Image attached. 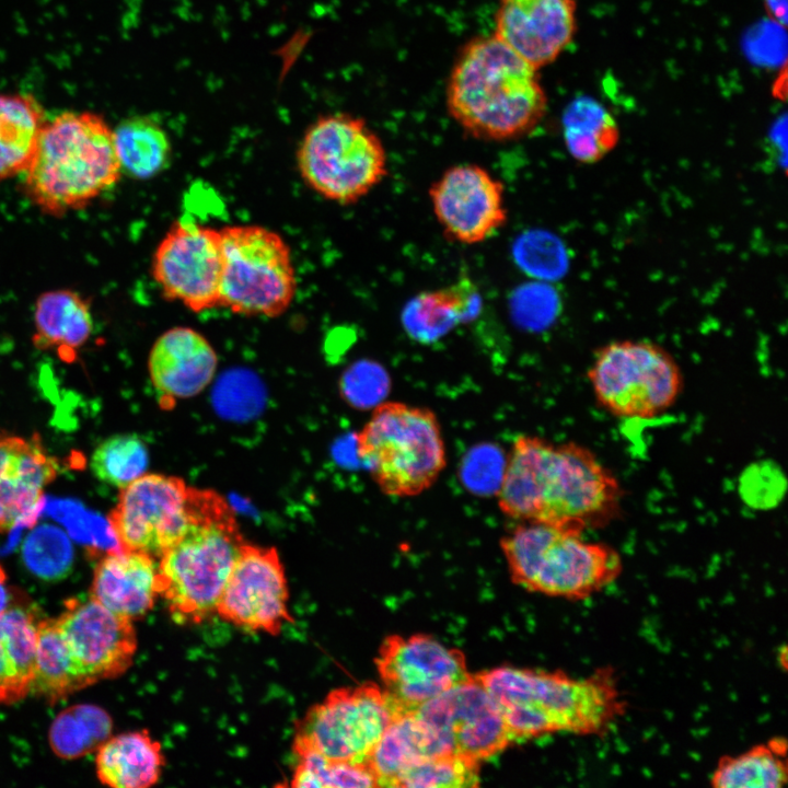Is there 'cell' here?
Here are the masks:
<instances>
[{"instance_id": "5", "label": "cell", "mask_w": 788, "mask_h": 788, "mask_svg": "<svg viewBox=\"0 0 788 788\" xmlns=\"http://www.w3.org/2000/svg\"><path fill=\"white\" fill-rule=\"evenodd\" d=\"M245 543L228 502L196 489L193 518L158 564V590L176 622L200 623L216 606Z\"/></svg>"}, {"instance_id": "19", "label": "cell", "mask_w": 788, "mask_h": 788, "mask_svg": "<svg viewBox=\"0 0 788 788\" xmlns=\"http://www.w3.org/2000/svg\"><path fill=\"white\" fill-rule=\"evenodd\" d=\"M576 8L575 0H498L493 34L540 69L571 43Z\"/></svg>"}, {"instance_id": "13", "label": "cell", "mask_w": 788, "mask_h": 788, "mask_svg": "<svg viewBox=\"0 0 788 788\" xmlns=\"http://www.w3.org/2000/svg\"><path fill=\"white\" fill-rule=\"evenodd\" d=\"M151 273L167 300L196 313L219 306L220 229L188 221L174 222L157 246Z\"/></svg>"}, {"instance_id": "31", "label": "cell", "mask_w": 788, "mask_h": 788, "mask_svg": "<svg viewBox=\"0 0 788 788\" xmlns=\"http://www.w3.org/2000/svg\"><path fill=\"white\" fill-rule=\"evenodd\" d=\"M788 779L787 744L781 738L721 758L710 781L718 788H778Z\"/></svg>"}, {"instance_id": "26", "label": "cell", "mask_w": 788, "mask_h": 788, "mask_svg": "<svg viewBox=\"0 0 788 788\" xmlns=\"http://www.w3.org/2000/svg\"><path fill=\"white\" fill-rule=\"evenodd\" d=\"M100 781L115 788H147L155 785L165 765L160 742L148 730L109 737L95 758Z\"/></svg>"}, {"instance_id": "4", "label": "cell", "mask_w": 788, "mask_h": 788, "mask_svg": "<svg viewBox=\"0 0 788 788\" xmlns=\"http://www.w3.org/2000/svg\"><path fill=\"white\" fill-rule=\"evenodd\" d=\"M22 174L26 196L44 213L83 209L120 178L113 130L97 114L61 113L45 123Z\"/></svg>"}, {"instance_id": "29", "label": "cell", "mask_w": 788, "mask_h": 788, "mask_svg": "<svg viewBox=\"0 0 788 788\" xmlns=\"http://www.w3.org/2000/svg\"><path fill=\"white\" fill-rule=\"evenodd\" d=\"M563 130L569 154L582 164L598 163L619 140L615 118L590 96L577 97L566 107Z\"/></svg>"}, {"instance_id": "20", "label": "cell", "mask_w": 788, "mask_h": 788, "mask_svg": "<svg viewBox=\"0 0 788 788\" xmlns=\"http://www.w3.org/2000/svg\"><path fill=\"white\" fill-rule=\"evenodd\" d=\"M58 472L56 457L36 433L25 438L0 432V533L35 524L45 488Z\"/></svg>"}, {"instance_id": "24", "label": "cell", "mask_w": 788, "mask_h": 788, "mask_svg": "<svg viewBox=\"0 0 788 788\" xmlns=\"http://www.w3.org/2000/svg\"><path fill=\"white\" fill-rule=\"evenodd\" d=\"M34 327L37 349L54 350L70 362L93 332L90 300L69 289L46 291L36 300Z\"/></svg>"}, {"instance_id": "9", "label": "cell", "mask_w": 788, "mask_h": 788, "mask_svg": "<svg viewBox=\"0 0 788 788\" xmlns=\"http://www.w3.org/2000/svg\"><path fill=\"white\" fill-rule=\"evenodd\" d=\"M220 234L219 306L246 316L282 314L297 290L290 247L282 236L256 224L227 225Z\"/></svg>"}, {"instance_id": "25", "label": "cell", "mask_w": 788, "mask_h": 788, "mask_svg": "<svg viewBox=\"0 0 788 788\" xmlns=\"http://www.w3.org/2000/svg\"><path fill=\"white\" fill-rule=\"evenodd\" d=\"M451 752L415 711L396 716L370 752L366 763L378 787H393L397 777L428 757Z\"/></svg>"}, {"instance_id": "34", "label": "cell", "mask_w": 788, "mask_h": 788, "mask_svg": "<svg viewBox=\"0 0 788 788\" xmlns=\"http://www.w3.org/2000/svg\"><path fill=\"white\" fill-rule=\"evenodd\" d=\"M479 785V762L454 752L438 754L402 773L393 787L464 788Z\"/></svg>"}, {"instance_id": "18", "label": "cell", "mask_w": 788, "mask_h": 788, "mask_svg": "<svg viewBox=\"0 0 788 788\" xmlns=\"http://www.w3.org/2000/svg\"><path fill=\"white\" fill-rule=\"evenodd\" d=\"M56 622L73 659L92 684L115 679L131 665L137 650L131 619L92 598H73L66 602Z\"/></svg>"}, {"instance_id": "36", "label": "cell", "mask_w": 788, "mask_h": 788, "mask_svg": "<svg viewBox=\"0 0 788 788\" xmlns=\"http://www.w3.org/2000/svg\"><path fill=\"white\" fill-rule=\"evenodd\" d=\"M34 536L25 547V558L28 566L34 572L45 578L60 576L67 570L70 563V548L56 551L54 549L68 544L59 534L50 535V543H47V535L38 533Z\"/></svg>"}, {"instance_id": "17", "label": "cell", "mask_w": 788, "mask_h": 788, "mask_svg": "<svg viewBox=\"0 0 788 788\" xmlns=\"http://www.w3.org/2000/svg\"><path fill=\"white\" fill-rule=\"evenodd\" d=\"M414 711L451 752L478 762L514 741L497 704L475 675Z\"/></svg>"}, {"instance_id": "35", "label": "cell", "mask_w": 788, "mask_h": 788, "mask_svg": "<svg viewBox=\"0 0 788 788\" xmlns=\"http://www.w3.org/2000/svg\"><path fill=\"white\" fill-rule=\"evenodd\" d=\"M291 787H378L367 763L333 761L313 752L297 753Z\"/></svg>"}, {"instance_id": "15", "label": "cell", "mask_w": 788, "mask_h": 788, "mask_svg": "<svg viewBox=\"0 0 788 788\" xmlns=\"http://www.w3.org/2000/svg\"><path fill=\"white\" fill-rule=\"evenodd\" d=\"M288 600V582L277 549L244 543L216 613L237 627L277 635L286 623L293 622Z\"/></svg>"}, {"instance_id": "37", "label": "cell", "mask_w": 788, "mask_h": 788, "mask_svg": "<svg viewBox=\"0 0 788 788\" xmlns=\"http://www.w3.org/2000/svg\"><path fill=\"white\" fill-rule=\"evenodd\" d=\"M23 698L21 693L10 639L4 623L2 609L0 610V704H10Z\"/></svg>"}, {"instance_id": "11", "label": "cell", "mask_w": 788, "mask_h": 788, "mask_svg": "<svg viewBox=\"0 0 788 788\" xmlns=\"http://www.w3.org/2000/svg\"><path fill=\"white\" fill-rule=\"evenodd\" d=\"M399 714L375 683L333 690L298 721L292 750L294 754L313 752L333 761L366 763Z\"/></svg>"}, {"instance_id": "30", "label": "cell", "mask_w": 788, "mask_h": 788, "mask_svg": "<svg viewBox=\"0 0 788 788\" xmlns=\"http://www.w3.org/2000/svg\"><path fill=\"white\" fill-rule=\"evenodd\" d=\"M121 173L146 179L160 174L170 163L171 143L162 126L149 116L124 119L113 130Z\"/></svg>"}, {"instance_id": "33", "label": "cell", "mask_w": 788, "mask_h": 788, "mask_svg": "<svg viewBox=\"0 0 788 788\" xmlns=\"http://www.w3.org/2000/svg\"><path fill=\"white\" fill-rule=\"evenodd\" d=\"M148 465L147 444L134 433L115 434L105 439L95 448L90 460L93 475L119 489L146 474Z\"/></svg>"}, {"instance_id": "21", "label": "cell", "mask_w": 788, "mask_h": 788, "mask_svg": "<svg viewBox=\"0 0 788 788\" xmlns=\"http://www.w3.org/2000/svg\"><path fill=\"white\" fill-rule=\"evenodd\" d=\"M217 364V354L205 336L183 326L160 335L148 360L151 382L165 408L175 399L200 393L212 380Z\"/></svg>"}, {"instance_id": "38", "label": "cell", "mask_w": 788, "mask_h": 788, "mask_svg": "<svg viewBox=\"0 0 788 788\" xmlns=\"http://www.w3.org/2000/svg\"><path fill=\"white\" fill-rule=\"evenodd\" d=\"M769 18L781 25L787 26V0H764Z\"/></svg>"}, {"instance_id": "7", "label": "cell", "mask_w": 788, "mask_h": 788, "mask_svg": "<svg viewBox=\"0 0 788 788\" xmlns=\"http://www.w3.org/2000/svg\"><path fill=\"white\" fill-rule=\"evenodd\" d=\"M358 457L386 496L414 497L428 490L447 466L436 414L402 402L378 405L356 436Z\"/></svg>"}, {"instance_id": "28", "label": "cell", "mask_w": 788, "mask_h": 788, "mask_svg": "<svg viewBox=\"0 0 788 788\" xmlns=\"http://www.w3.org/2000/svg\"><path fill=\"white\" fill-rule=\"evenodd\" d=\"M91 684L73 659L56 618L37 622L31 692L54 703Z\"/></svg>"}, {"instance_id": "10", "label": "cell", "mask_w": 788, "mask_h": 788, "mask_svg": "<svg viewBox=\"0 0 788 788\" xmlns=\"http://www.w3.org/2000/svg\"><path fill=\"white\" fill-rule=\"evenodd\" d=\"M588 380L602 408L625 419H651L669 408L683 389L673 356L649 340H615L595 351Z\"/></svg>"}, {"instance_id": "12", "label": "cell", "mask_w": 788, "mask_h": 788, "mask_svg": "<svg viewBox=\"0 0 788 788\" xmlns=\"http://www.w3.org/2000/svg\"><path fill=\"white\" fill-rule=\"evenodd\" d=\"M196 488L175 476L143 474L120 489L107 515L120 549L160 558L185 533L195 508Z\"/></svg>"}, {"instance_id": "8", "label": "cell", "mask_w": 788, "mask_h": 788, "mask_svg": "<svg viewBox=\"0 0 788 788\" xmlns=\"http://www.w3.org/2000/svg\"><path fill=\"white\" fill-rule=\"evenodd\" d=\"M297 165L308 187L339 205L359 201L387 175L382 139L363 118L347 113L318 116L306 128Z\"/></svg>"}, {"instance_id": "2", "label": "cell", "mask_w": 788, "mask_h": 788, "mask_svg": "<svg viewBox=\"0 0 788 788\" xmlns=\"http://www.w3.org/2000/svg\"><path fill=\"white\" fill-rule=\"evenodd\" d=\"M450 117L468 136L510 141L531 134L547 109L538 69L494 34L459 49L445 86Z\"/></svg>"}, {"instance_id": "3", "label": "cell", "mask_w": 788, "mask_h": 788, "mask_svg": "<svg viewBox=\"0 0 788 788\" xmlns=\"http://www.w3.org/2000/svg\"><path fill=\"white\" fill-rule=\"evenodd\" d=\"M475 677L497 704L513 737L602 734L625 710L611 671L572 677L561 671L499 667Z\"/></svg>"}, {"instance_id": "16", "label": "cell", "mask_w": 788, "mask_h": 788, "mask_svg": "<svg viewBox=\"0 0 788 788\" xmlns=\"http://www.w3.org/2000/svg\"><path fill=\"white\" fill-rule=\"evenodd\" d=\"M428 194L443 234L453 242L482 243L507 222L505 186L478 164L448 167L430 185Z\"/></svg>"}, {"instance_id": "6", "label": "cell", "mask_w": 788, "mask_h": 788, "mask_svg": "<svg viewBox=\"0 0 788 788\" xmlns=\"http://www.w3.org/2000/svg\"><path fill=\"white\" fill-rule=\"evenodd\" d=\"M500 547L515 584L551 596L587 599L622 572L612 546L571 529L521 523L501 537Z\"/></svg>"}, {"instance_id": "1", "label": "cell", "mask_w": 788, "mask_h": 788, "mask_svg": "<svg viewBox=\"0 0 788 788\" xmlns=\"http://www.w3.org/2000/svg\"><path fill=\"white\" fill-rule=\"evenodd\" d=\"M622 499L618 479L590 449L530 434L514 439L497 490L508 518L579 532L610 524Z\"/></svg>"}, {"instance_id": "23", "label": "cell", "mask_w": 788, "mask_h": 788, "mask_svg": "<svg viewBox=\"0 0 788 788\" xmlns=\"http://www.w3.org/2000/svg\"><path fill=\"white\" fill-rule=\"evenodd\" d=\"M482 296L467 276L445 287L421 291L404 305L402 324L418 341H434L457 325L477 317Z\"/></svg>"}, {"instance_id": "22", "label": "cell", "mask_w": 788, "mask_h": 788, "mask_svg": "<svg viewBox=\"0 0 788 788\" xmlns=\"http://www.w3.org/2000/svg\"><path fill=\"white\" fill-rule=\"evenodd\" d=\"M154 559L141 552H108L96 564L90 598L119 616L131 621L142 617L159 595Z\"/></svg>"}, {"instance_id": "39", "label": "cell", "mask_w": 788, "mask_h": 788, "mask_svg": "<svg viewBox=\"0 0 788 788\" xmlns=\"http://www.w3.org/2000/svg\"><path fill=\"white\" fill-rule=\"evenodd\" d=\"M5 578H7L5 572H4L3 568H2L1 565H0V588H1L2 584L4 583Z\"/></svg>"}, {"instance_id": "14", "label": "cell", "mask_w": 788, "mask_h": 788, "mask_svg": "<svg viewBox=\"0 0 788 788\" xmlns=\"http://www.w3.org/2000/svg\"><path fill=\"white\" fill-rule=\"evenodd\" d=\"M376 670L401 712L414 711L472 677L464 653L429 635H391L381 644Z\"/></svg>"}, {"instance_id": "32", "label": "cell", "mask_w": 788, "mask_h": 788, "mask_svg": "<svg viewBox=\"0 0 788 788\" xmlns=\"http://www.w3.org/2000/svg\"><path fill=\"white\" fill-rule=\"evenodd\" d=\"M109 715L94 705H74L59 712L49 729L56 755L74 760L96 751L112 733Z\"/></svg>"}, {"instance_id": "27", "label": "cell", "mask_w": 788, "mask_h": 788, "mask_svg": "<svg viewBox=\"0 0 788 788\" xmlns=\"http://www.w3.org/2000/svg\"><path fill=\"white\" fill-rule=\"evenodd\" d=\"M45 123L44 112L32 96L0 94V179L27 169Z\"/></svg>"}]
</instances>
